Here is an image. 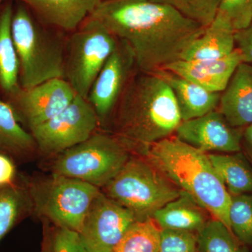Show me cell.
<instances>
[{
  "instance_id": "obj_1",
  "label": "cell",
  "mask_w": 252,
  "mask_h": 252,
  "mask_svg": "<svg viewBox=\"0 0 252 252\" xmlns=\"http://www.w3.org/2000/svg\"><path fill=\"white\" fill-rule=\"evenodd\" d=\"M89 18L130 46L139 70L154 73L182 59L205 27L152 0H104Z\"/></svg>"
},
{
  "instance_id": "obj_2",
  "label": "cell",
  "mask_w": 252,
  "mask_h": 252,
  "mask_svg": "<svg viewBox=\"0 0 252 252\" xmlns=\"http://www.w3.org/2000/svg\"><path fill=\"white\" fill-rule=\"evenodd\" d=\"M113 135L130 150L149 146L175 133L182 123L175 95L155 73L137 70L126 86L112 119Z\"/></svg>"
},
{
  "instance_id": "obj_3",
  "label": "cell",
  "mask_w": 252,
  "mask_h": 252,
  "mask_svg": "<svg viewBox=\"0 0 252 252\" xmlns=\"http://www.w3.org/2000/svg\"><path fill=\"white\" fill-rule=\"evenodd\" d=\"M143 154L178 188L230 230L228 211L231 195L208 154L174 135L149 146Z\"/></svg>"
},
{
  "instance_id": "obj_4",
  "label": "cell",
  "mask_w": 252,
  "mask_h": 252,
  "mask_svg": "<svg viewBox=\"0 0 252 252\" xmlns=\"http://www.w3.org/2000/svg\"><path fill=\"white\" fill-rule=\"evenodd\" d=\"M21 3L13 14V40L19 63V85L29 89L64 78L66 41Z\"/></svg>"
},
{
  "instance_id": "obj_5",
  "label": "cell",
  "mask_w": 252,
  "mask_h": 252,
  "mask_svg": "<svg viewBox=\"0 0 252 252\" xmlns=\"http://www.w3.org/2000/svg\"><path fill=\"white\" fill-rule=\"evenodd\" d=\"M102 188L107 196L130 210L138 220L153 218L156 212L182 193L148 160L137 157H130Z\"/></svg>"
},
{
  "instance_id": "obj_6",
  "label": "cell",
  "mask_w": 252,
  "mask_h": 252,
  "mask_svg": "<svg viewBox=\"0 0 252 252\" xmlns=\"http://www.w3.org/2000/svg\"><path fill=\"white\" fill-rule=\"evenodd\" d=\"M130 151L115 135L95 132L85 142L56 156L53 174L100 189L120 171L130 158Z\"/></svg>"
},
{
  "instance_id": "obj_7",
  "label": "cell",
  "mask_w": 252,
  "mask_h": 252,
  "mask_svg": "<svg viewBox=\"0 0 252 252\" xmlns=\"http://www.w3.org/2000/svg\"><path fill=\"white\" fill-rule=\"evenodd\" d=\"M34 211L57 227L80 232L100 189L77 179L55 175L28 185Z\"/></svg>"
},
{
  "instance_id": "obj_8",
  "label": "cell",
  "mask_w": 252,
  "mask_h": 252,
  "mask_svg": "<svg viewBox=\"0 0 252 252\" xmlns=\"http://www.w3.org/2000/svg\"><path fill=\"white\" fill-rule=\"evenodd\" d=\"M102 23L88 18L66 41L64 78L76 94L87 99L94 80L117 46Z\"/></svg>"
},
{
  "instance_id": "obj_9",
  "label": "cell",
  "mask_w": 252,
  "mask_h": 252,
  "mask_svg": "<svg viewBox=\"0 0 252 252\" xmlns=\"http://www.w3.org/2000/svg\"><path fill=\"white\" fill-rule=\"evenodd\" d=\"M99 125L98 117L89 101L77 94L62 112L31 133L38 151L43 155L56 157L90 138Z\"/></svg>"
},
{
  "instance_id": "obj_10",
  "label": "cell",
  "mask_w": 252,
  "mask_h": 252,
  "mask_svg": "<svg viewBox=\"0 0 252 252\" xmlns=\"http://www.w3.org/2000/svg\"><path fill=\"white\" fill-rule=\"evenodd\" d=\"M137 70L135 54L130 46L119 39L117 47L104 63L88 96V100L98 117L99 125H107L111 122L123 93Z\"/></svg>"
},
{
  "instance_id": "obj_11",
  "label": "cell",
  "mask_w": 252,
  "mask_h": 252,
  "mask_svg": "<svg viewBox=\"0 0 252 252\" xmlns=\"http://www.w3.org/2000/svg\"><path fill=\"white\" fill-rule=\"evenodd\" d=\"M137 220L132 212L100 190L91 204L79 234L88 252H114Z\"/></svg>"
},
{
  "instance_id": "obj_12",
  "label": "cell",
  "mask_w": 252,
  "mask_h": 252,
  "mask_svg": "<svg viewBox=\"0 0 252 252\" xmlns=\"http://www.w3.org/2000/svg\"><path fill=\"white\" fill-rule=\"evenodd\" d=\"M8 94L18 122L31 131L62 112L77 94L65 79H54L29 89L19 86Z\"/></svg>"
},
{
  "instance_id": "obj_13",
  "label": "cell",
  "mask_w": 252,
  "mask_h": 252,
  "mask_svg": "<svg viewBox=\"0 0 252 252\" xmlns=\"http://www.w3.org/2000/svg\"><path fill=\"white\" fill-rule=\"evenodd\" d=\"M243 129L230 126L216 109L203 117L182 122L175 136L205 153H235L241 151Z\"/></svg>"
},
{
  "instance_id": "obj_14",
  "label": "cell",
  "mask_w": 252,
  "mask_h": 252,
  "mask_svg": "<svg viewBox=\"0 0 252 252\" xmlns=\"http://www.w3.org/2000/svg\"><path fill=\"white\" fill-rule=\"evenodd\" d=\"M242 63L243 56L236 48L223 59L207 61L179 60L162 69L171 71L207 91L222 93Z\"/></svg>"
},
{
  "instance_id": "obj_15",
  "label": "cell",
  "mask_w": 252,
  "mask_h": 252,
  "mask_svg": "<svg viewBox=\"0 0 252 252\" xmlns=\"http://www.w3.org/2000/svg\"><path fill=\"white\" fill-rule=\"evenodd\" d=\"M50 28L77 31L104 0H18Z\"/></svg>"
},
{
  "instance_id": "obj_16",
  "label": "cell",
  "mask_w": 252,
  "mask_h": 252,
  "mask_svg": "<svg viewBox=\"0 0 252 252\" xmlns=\"http://www.w3.org/2000/svg\"><path fill=\"white\" fill-rule=\"evenodd\" d=\"M217 110L236 128L252 124V64H239L223 92Z\"/></svg>"
},
{
  "instance_id": "obj_17",
  "label": "cell",
  "mask_w": 252,
  "mask_h": 252,
  "mask_svg": "<svg viewBox=\"0 0 252 252\" xmlns=\"http://www.w3.org/2000/svg\"><path fill=\"white\" fill-rule=\"evenodd\" d=\"M155 73L170 86L180 110L182 122L203 117L217 109L220 93L206 90L178 74L160 69Z\"/></svg>"
},
{
  "instance_id": "obj_18",
  "label": "cell",
  "mask_w": 252,
  "mask_h": 252,
  "mask_svg": "<svg viewBox=\"0 0 252 252\" xmlns=\"http://www.w3.org/2000/svg\"><path fill=\"white\" fill-rule=\"evenodd\" d=\"M235 31L229 19L217 11L203 34L189 46L182 56L184 61L223 59L235 49Z\"/></svg>"
},
{
  "instance_id": "obj_19",
  "label": "cell",
  "mask_w": 252,
  "mask_h": 252,
  "mask_svg": "<svg viewBox=\"0 0 252 252\" xmlns=\"http://www.w3.org/2000/svg\"><path fill=\"white\" fill-rule=\"evenodd\" d=\"M205 212L189 194L182 190L178 198L156 212L153 219L160 229L198 232L207 223Z\"/></svg>"
},
{
  "instance_id": "obj_20",
  "label": "cell",
  "mask_w": 252,
  "mask_h": 252,
  "mask_svg": "<svg viewBox=\"0 0 252 252\" xmlns=\"http://www.w3.org/2000/svg\"><path fill=\"white\" fill-rule=\"evenodd\" d=\"M36 151L37 147L31 132L20 125L11 105L0 99V154L21 160Z\"/></svg>"
},
{
  "instance_id": "obj_21",
  "label": "cell",
  "mask_w": 252,
  "mask_h": 252,
  "mask_svg": "<svg viewBox=\"0 0 252 252\" xmlns=\"http://www.w3.org/2000/svg\"><path fill=\"white\" fill-rule=\"evenodd\" d=\"M13 9L7 3L0 12V86L9 94L19 86V63L11 32Z\"/></svg>"
},
{
  "instance_id": "obj_22",
  "label": "cell",
  "mask_w": 252,
  "mask_h": 252,
  "mask_svg": "<svg viewBox=\"0 0 252 252\" xmlns=\"http://www.w3.org/2000/svg\"><path fill=\"white\" fill-rule=\"evenodd\" d=\"M230 195L252 193V170L241 154H208Z\"/></svg>"
},
{
  "instance_id": "obj_23",
  "label": "cell",
  "mask_w": 252,
  "mask_h": 252,
  "mask_svg": "<svg viewBox=\"0 0 252 252\" xmlns=\"http://www.w3.org/2000/svg\"><path fill=\"white\" fill-rule=\"evenodd\" d=\"M33 210L28 185L16 182L0 187V241Z\"/></svg>"
},
{
  "instance_id": "obj_24",
  "label": "cell",
  "mask_w": 252,
  "mask_h": 252,
  "mask_svg": "<svg viewBox=\"0 0 252 252\" xmlns=\"http://www.w3.org/2000/svg\"><path fill=\"white\" fill-rule=\"evenodd\" d=\"M160 227L153 218L136 220L121 239L114 252H159Z\"/></svg>"
},
{
  "instance_id": "obj_25",
  "label": "cell",
  "mask_w": 252,
  "mask_h": 252,
  "mask_svg": "<svg viewBox=\"0 0 252 252\" xmlns=\"http://www.w3.org/2000/svg\"><path fill=\"white\" fill-rule=\"evenodd\" d=\"M241 244L224 223L215 219L207 220L197 235L200 252H248Z\"/></svg>"
},
{
  "instance_id": "obj_26",
  "label": "cell",
  "mask_w": 252,
  "mask_h": 252,
  "mask_svg": "<svg viewBox=\"0 0 252 252\" xmlns=\"http://www.w3.org/2000/svg\"><path fill=\"white\" fill-rule=\"evenodd\" d=\"M228 219L230 230L239 241L252 245V195H231Z\"/></svg>"
},
{
  "instance_id": "obj_27",
  "label": "cell",
  "mask_w": 252,
  "mask_h": 252,
  "mask_svg": "<svg viewBox=\"0 0 252 252\" xmlns=\"http://www.w3.org/2000/svg\"><path fill=\"white\" fill-rule=\"evenodd\" d=\"M171 6L190 19L207 27L213 21L220 0H152Z\"/></svg>"
},
{
  "instance_id": "obj_28",
  "label": "cell",
  "mask_w": 252,
  "mask_h": 252,
  "mask_svg": "<svg viewBox=\"0 0 252 252\" xmlns=\"http://www.w3.org/2000/svg\"><path fill=\"white\" fill-rule=\"evenodd\" d=\"M197 235L188 230L161 229L159 252H196Z\"/></svg>"
},
{
  "instance_id": "obj_29",
  "label": "cell",
  "mask_w": 252,
  "mask_h": 252,
  "mask_svg": "<svg viewBox=\"0 0 252 252\" xmlns=\"http://www.w3.org/2000/svg\"><path fill=\"white\" fill-rule=\"evenodd\" d=\"M218 11L229 19L235 31L252 22V0H220Z\"/></svg>"
},
{
  "instance_id": "obj_30",
  "label": "cell",
  "mask_w": 252,
  "mask_h": 252,
  "mask_svg": "<svg viewBox=\"0 0 252 252\" xmlns=\"http://www.w3.org/2000/svg\"><path fill=\"white\" fill-rule=\"evenodd\" d=\"M51 252H88L79 232L57 227L51 232Z\"/></svg>"
},
{
  "instance_id": "obj_31",
  "label": "cell",
  "mask_w": 252,
  "mask_h": 252,
  "mask_svg": "<svg viewBox=\"0 0 252 252\" xmlns=\"http://www.w3.org/2000/svg\"><path fill=\"white\" fill-rule=\"evenodd\" d=\"M235 46L241 53L243 63L252 64V22L248 27L235 31Z\"/></svg>"
},
{
  "instance_id": "obj_32",
  "label": "cell",
  "mask_w": 252,
  "mask_h": 252,
  "mask_svg": "<svg viewBox=\"0 0 252 252\" xmlns=\"http://www.w3.org/2000/svg\"><path fill=\"white\" fill-rule=\"evenodd\" d=\"M16 174L14 159L5 154H0V187L16 183Z\"/></svg>"
},
{
  "instance_id": "obj_33",
  "label": "cell",
  "mask_w": 252,
  "mask_h": 252,
  "mask_svg": "<svg viewBox=\"0 0 252 252\" xmlns=\"http://www.w3.org/2000/svg\"><path fill=\"white\" fill-rule=\"evenodd\" d=\"M242 146L252 160V124L243 129L242 136Z\"/></svg>"
},
{
  "instance_id": "obj_34",
  "label": "cell",
  "mask_w": 252,
  "mask_h": 252,
  "mask_svg": "<svg viewBox=\"0 0 252 252\" xmlns=\"http://www.w3.org/2000/svg\"><path fill=\"white\" fill-rule=\"evenodd\" d=\"M47 224L44 222V237L40 252H51V231Z\"/></svg>"
},
{
  "instance_id": "obj_35",
  "label": "cell",
  "mask_w": 252,
  "mask_h": 252,
  "mask_svg": "<svg viewBox=\"0 0 252 252\" xmlns=\"http://www.w3.org/2000/svg\"><path fill=\"white\" fill-rule=\"evenodd\" d=\"M4 0H0V3L2 2V1H4Z\"/></svg>"
}]
</instances>
